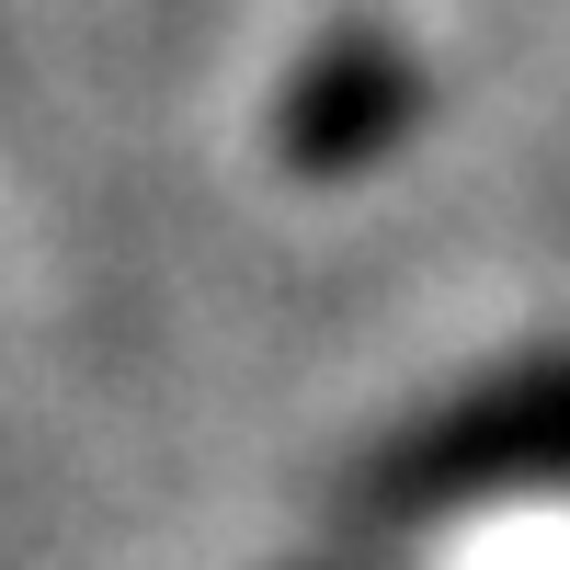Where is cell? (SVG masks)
I'll list each match as a JSON object with an SVG mask.
<instances>
[{"mask_svg":"<svg viewBox=\"0 0 570 570\" xmlns=\"http://www.w3.org/2000/svg\"><path fill=\"white\" fill-rule=\"evenodd\" d=\"M400 115V69L376 58V46H354V58H331L320 80H308V115H297V149L308 160H343V149H365L376 126Z\"/></svg>","mask_w":570,"mask_h":570,"instance_id":"obj_1","label":"cell"}]
</instances>
